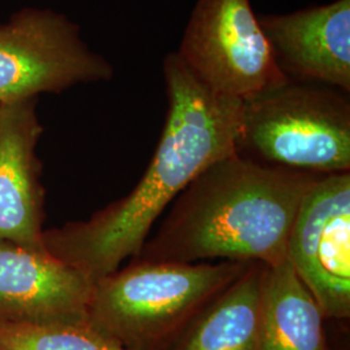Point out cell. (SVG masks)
<instances>
[{"mask_svg":"<svg viewBox=\"0 0 350 350\" xmlns=\"http://www.w3.org/2000/svg\"><path fill=\"white\" fill-rule=\"evenodd\" d=\"M167 111L150 165L125 198L92 215L43 234L44 247L95 283L138 254L152 228L188 183L235 150L241 101L217 94L176 53L163 60Z\"/></svg>","mask_w":350,"mask_h":350,"instance_id":"1","label":"cell"},{"mask_svg":"<svg viewBox=\"0 0 350 350\" xmlns=\"http://www.w3.org/2000/svg\"><path fill=\"white\" fill-rule=\"evenodd\" d=\"M319 176L256 163L234 150L188 183L134 258L283 262L301 202Z\"/></svg>","mask_w":350,"mask_h":350,"instance_id":"2","label":"cell"},{"mask_svg":"<svg viewBox=\"0 0 350 350\" xmlns=\"http://www.w3.org/2000/svg\"><path fill=\"white\" fill-rule=\"evenodd\" d=\"M254 261L133 258L94 283L88 319L127 350H163Z\"/></svg>","mask_w":350,"mask_h":350,"instance_id":"3","label":"cell"},{"mask_svg":"<svg viewBox=\"0 0 350 350\" xmlns=\"http://www.w3.org/2000/svg\"><path fill=\"white\" fill-rule=\"evenodd\" d=\"M235 152L296 172H350L349 94L288 79L241 101Z\"/></svg>","mask_w":350,"mask_h":350,"instance_id":"4","label":"cell"},{"mask_svg":"<svg viewBox=\"0 0 350 350\" xmlns=\"http://www.w3.org/2000/svg\"><path fill=\"white\" fill-rule=\"evenodd\" d=\"M175 53L204 86L239 100L288 81L250 0H199Z\"/></svg>","mask_w":350,"mask_h":350,"instance_id":"5","label":"cell"},{"mask_svg":"<svg viewBox=\"0 0 350 350\" xmlns=\"http://www.w3.org/2000/svg\"><path fill=\"white\" fill-rule=\"evenodd\" d=\"M112 75V65L90 50L62 14L25 10L0 25V104Z\"/></svg>","mask_w":350,"mask_h":350,"instance_id":"6","label":"cell"},{"mask_svg":"<svg viewBox=\"0 0 350 350\" xmlns=\"http://www.w3.org/2000/svg\"><path fill=\"white\" fill-rule=\"evenodd\" d=\"M287 260L325 318L350 317V172L319 176L301 202Z\"/></svg>","mask_w":350,"mask_h":350,"instance_id":"7","label":"cell"},{"mask_svg":"<svg viewBox=\"0 0 350 350\" xmlns=\"http://www.w3.org/2000/svg\"><path fill=\"white\" fill-rule=\"evenodd\" d=\"M94 282L44 245L0 239V322L88 319Z\"/></svg>","mask_w":350,"mask_h":350,"instance_id":"8","label":"cell"},{"mask_svg":"<svg viewBox=\"0 0 350 350\" xmlns=\"http://www.w3.org/2000/svg\"><path fill=\"white\" fill-rule=\"evenodd\" d=\"M279 69L288 79L350 92V0L288 14H261Z\"/></svg>","mask_w":350,"mask_h":350,"instance_id":"9","label":"cell"},{"mask_svg":"<svg viewBox=\"0 0 350 350\" xmlns=\"http://www.w3.org/2000/svg\"><path fill=\"white\" fill-rule=\"evenodd\" d=\"M36 100L0 104V239L43 247Z\"/></svg>","mask_w":350,"mask_h":350,"instance_id":"10","label":"cell"},{"mask_svg":"<svg viewBox=\"0 0 350 350\" xmlns=\"http://www.w3.org/2000/svg\"><path fill=\"white\" fill-rule=\"evenodd\" d=\"M265 271V263H250L163 350H261Z\"/></svg>","mask_w":350,"mask_h":350,"instance_id":"11","label":"cell"},{"mask_svg":"<svg viewBox=\"0 0 350 350\" xmlns=\"http://www.w3.org/2000/svg\"><path fill=\"white\" fill-rule=\"evenodd\" d=\"M325 314L288 260L266 265L261 350H328Z\"/></svg>","mask_w":350,"mask_h":350,"instance_id":"12","label":"cell"},{"mask_svg":"<svg viewBox=\"0 0 350 350\" xmlns=\"http://www.w3.org/2000/svg\"><path fill=\"white\" fill-rule=\"evenodd\" d=\"M0 350H127L88 322H0Z\"/></svg>","mask_w":350,"mask_h":350,"instance_id":"13","label":"cell"}]
</instances>
